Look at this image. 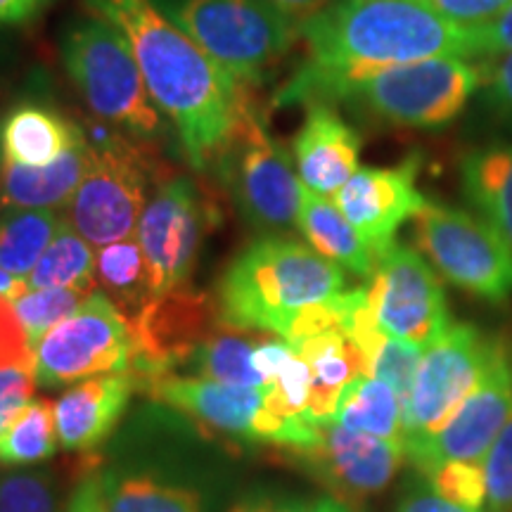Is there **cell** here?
<instances>
[{"instance_id": "cell-1", "label": "cell", "mask_w": 512, "mask_h": 512, "mask_svg": "<svg viewBox=\"0 0 512 512\" xmlns=\"http://www.w3.org/2000/svg\"><path fill=\"white\" fill-rule=\"evenodd\" d=\"M86 8L124 34L147 93L176 124L192 169L211 166L233 126L245 83L197 48L152 0H86Z\"/></svg>"}, {"instance_id": "cell-2", "label": "cell", "mask_w": 512, "mask_h": 512, "mask_svg": "<svg viewBox=\"0 0 512 512\" xmlns=\"http://www.w3.org/2000/svg\"><path fill=\"white\" fill-rule=\"evenodd\" d=\"M309 60L323 72H363L430 57L472 60L470 34L420 0H332L299 22Z\"/></svg>"}, {"instance_id": "cell-3", "label": "cell", "mask_w": 512, "mask_h": 512, "mask_svg": "<svg viewBox=\"0 0 512 512\" xmlns=\"http://www.w3.org/2000/svg\"><path fill=\"white\" fill-rule=\"evenodd\" d=\"M479 86V67L465 57H430L347 74L323 72L304 62L273 102L278 107L347 102L394 126L441 128L463 114Z\"/></svg>"}, {"instance_id": "cell-4", "label": "cell", "mask_w": 512, "mask_h": 512, "mask_svg": "<svg viewBox=\"0 0 512 512\" xmlns=\"http://www.w3.org/2000/svg\"><path fill=\"white\" fill-rule=\"evenodd\" d=\"M342 266L316 249L280 235L254 240L230 261L216 287L226 328L287 337L302 313L344 292Z\"/></svg>"}, {"instance_id": "cell-5", "label": "cell", "mask_w": 512, "mask_h": 512, "mask_svg": "<svg viewBox=\"0 0 512 512\" xmlns=\"http://www.w3.org/2000/svg\"><path fill=\"white\" fill-rule=\"evenodd\" d=\"M211 166H216L221 185L252 228L278 233L297 223L304 185L294 174L292 157L268 131L247 83L233 126Z\"/></svg>"}, {"instance_id": "cell-6", "label": "cell", "mask_w": 512, "mask_h": 512, "mask_svg": "<svg viewBox=\"0 0 512 512\" xmlns=\"http://www.w3.org/2000/svg\"><path fill=\"white\" fill-rule=\"evenodd\" d=\"M162 15L240 83L254 86L299 36V22L261 0H152Z\"/></svg>"}, {"instance_id": "cell-7", "label": "cell", "mask_w": 512, "mask_h": 512, "mask_svg": "<svg viewBox=\"0 0 512 512\" xmlns=\"http://www.w3.org/2000/svg\"><path fill=\"white\" fill-rule=\"evenodd\" d=\"M62 60L88 107L133 138H155L162 114L147 93L124 34L102 17L76 24L62 41Z\"/></svg>"}, {"instance_id": "cell-8", "label": "cell", "mask_w": 512, "mask_h": 512, "mask_svg": "<svg viewBox=\"0 0 512 512\" xmlns=\"http://www.w3.org/2000/svg\"><path fill=\"white\" fill-rule=\"evenodd\" d=\"M93 138L91 164L69 202V223L93 247H107L136 235L155 164L119 133L98 128Z\"/></svg>"}, {"instance_id": "cell-9", "label": "cell", "mask_w": 512, "mask_h": 512, "mask_svg": "<svg viewBox=\"0 0 512 512\" xmlns=\"http://www.w3.org/2000/svg\"><path fill=\"white\" fill-rule=\"evenodd\" d=\"M505 351L475 325H448L422 356L411 399L403 411V446L413 448L437 434L458 406L482 384L484 375Z\"/></svg>"}, {"instance_id": "cell-10", "label": "cell", "mask_w": 512, "mask_h": 512, "mask_svg": "<svg viewBox=\"0 0 512 512\" xmlns=\"http://www.w3.org/2000/svg\"><path fill=\"white\" fill-rule=\"evenodd\" d=\"M415 240L451 285L486 302L510 297L512 249L479 214L427 202L415 216Z\"/></svg>"}, {"instance_id": "cell-11", "label": "cell", "mask_w": 512, "mask_h": 512, "mask_svg": "<svg viewBox=\"0 0 512 512\" xmlns=\"http://www.w3.org/2000/svg\"><path fill=\"white\" fill-rule=\"evenodd\" d=\"M136 339L128 318L95 290L74 316L55 325L36 347L34 377L41 387H67L131 370Z\"/></svg>"}, {"instance_id": "cell-12", "label": "cell", "mask_w": 512, "mask_h": 512, "mask_svg": "<svg viewBox=\"0 0 512 512\" xmlns=\"http://www.w3.org/2000/svg\"><path fill=\"white\" fill-rule=\"evenodd\" d=\"M219 211L188 176L166 178L140 214L136 238L150 268L152 297L190 287L207 228Z\"/></svg>"}, {"instance_id": "cell-13", "label": "cell", "mask_w": 512, "mask_h": 512, "mask_svg": "<svg viewBox=\"0 0 512 512\" xmlns=\"http://www.w3.org/2000/svg\"><path fill=\"white\" fill-rule=\"evenodd\" d=\"M370 311L387 335L430 347L451 325L444 285L418 249L394 242L366 287Z\"/></svg>"}, {"instance_id": "cell-14", "label": "cell", "mask_w": 512, "mask_h": 512, "mask_svg": "<svg viewBox=\"0 0 512 512\" xmlns=\"http://www.w3.org/2000/svg\"><path fill=\"white\" fill-rule=\"evenodd\" d=\"M287 453L349 505L387 489L406 460L401 441L347 430L335 420L320 422L309 446Z\"/></svg>"}, {"instance_id": "cell-15", "label": "cell", "mask_w": 512, "mask_h": 512, "mask_svg": "<svg viewBox=\"0 0 512 512\" xmlns=\"http://www.w3.org/2000/svg\"><path fill=\"white\" fill-rule=\"evenodd\" d=\"M512 418V361L508 349L437 434L408 448L406 458L420 475L444 463L484 465L491 446Z\"/></svg>"}, {"instance_id": "cell-16", "label": "cell", "mask_w": 512, "mask_h": 512, "mask_svg": "<svg viewBox=\"0 0 512 512\" xmlns=\"http://www.w3.org/2000/svg\"><path fill=\"white\" fill-rule=\"evenodd\" d=\"M128 323L136 339V356L128 370L133 382L178 373L192 351L223 325L216 302L207 294L190 292V287L152 297Z\"/></svg>"}, {"instance_id": "cell-17", "label": "cell", "mask_w": 512, "mask_h": 512, "mask_svg": "<svg viewBox=\"0 0 512 512\" xmlns=\"http://www.w3.org/2000/svg\"><path fill=\"white\" fill-rule=\"evenodd\" d=\"M420 166V155H408L396 166H363L335 195L337 209L377 259L394 245L396 230L427 204L418 190Z\"/></svg>"}, {"instance_id": "cell-18", "label": "cell", "mask_w": 512, "mask_h": 512, "mask_svg": "<svg viewBox=\"0 0 512 512\" xmlns=\"http://www.w3.org/2000/svg\"><path fill=\"white\" fill-rule=\"evenodd\" d=\"M136 389L233 439L254 441L256 420L264 411V387H235L202 377L162 373L136 382Z\"/></svg>"}, {"instance_id": "cell-19", "label": "cell", "mask_w": 512, "mask_h": 512, "mask_svg": "<svg viewBox=\"0 0 512 512\" xmlns=\"http://www.w3.org/2000/svg\"><path fill=\"white\" fill-rule=\"evenodd\" d=\"M292 150L304 188L313 195L335 197L358 171L361 138L330 102H309Z\"/></svg>"}, {"instance_id": "cell-20", "label": "cell", "mask_w": 512, "mask_h": 512, "mask_svg": "<svg viewBox=\"0 0 512 512\" xmlns=\"http://www.w3.org/2000/svg\"><path fill=\"white\" fill-rule=\"evenodd\" d=\"M136 392L131 373L76 382L55 403L57 439L67 451H91L110 437Z\"/></svg>"}, {"instance_id": "cell-21", "label": "cell", "mask_w": 512, "mask_h": 512, "mask_svg": "<svg viewBox=\"0 0 512 512\" xmlns=\"http://www.w3.org/2000/svg\"><path fill=\"white\" fill-rule=\"evenodd\" d=\"M290 347L304 358L311 370L309 415L318 422L332 420L344 389L356 377L368 375L366 356L351 342L342 325H330L294 339Z\"/></svg>"}, {"instance_id": "cell-22", "label": "cell", "mask_w": 512, "mask_h": 512, "mask_svg": "<svg viewBox=\"0 0 512 512\" xmlns=\"http://www.w3.org/2000/svg\"><path fill=\"white\" fill-rule=\"evenodd\" d=\"M83 140L86 133L79 124L38 102L15 105L0 124L3 159L24 166L53 164Z\"/></svg>"}, {"instance_id": "cell-23", "label": "cell", "mask_w": 512, "mask_h": 512, "mask_svg": "<svg viewBox=\"0 0 512 512\" xmlns=\"http://www.w3.org/2000/svg\"><path fill=\"white\" fill-rule=\"evenodd\" d=\"M91 164L88 138L46 166L5 162L0 171V204L8 209H55L72 202Z\"/></svg>"}, {"instance_id": "cell-24", "label": "cell", "mask_w": 512, "mask_h": 512, "mask_svg": "<svg viewBox=\"0 0 512 512\" xmlns=\"http://www.w3.org/2000/svg\"><path fill=\"white\" fill-rule=\"evenodd\" d=\"M463 192L512 249V143L477 147L460 164Z\"/></svg>"}, {"instance_id": "cell-25", "label": "cell", "mask_w": 512, "mask_h": 512, "mask_svg": "<svg viewBox=\"0 0 512 512\" xmlns=\"http://www.w3.org/2000/svg\"><path fill=\"white\" fill-rule=\"evenodd\" d=\"M107 512H204L195 486L147 470H105L100 475Z\"/></svg>"}, {"instance_id": "cell-26", "label": "cell", "mask_w": 512, "mask_h": 512, "mask_svg": "<svg viewBox=\"0 0 512 512\" xmlns=\"http://www.w3.org/2000/svg\"><path fill=\"white\" fill-rule=\"evenodd\" d=\"M297 226L309 240V245L325 259L349 268L351 273L361 275V278H373L377 256L370 252V247L361 240V235L347 221V216L328 197L313 195L304 188Z\"/></svg>"}, {"instance_id": "cell-27", "label": "cell", "mask_w": 512, "mask_h": 512, "mask_svg": "<svg viewBox=\"0 0 512 512\" xmlns=\"http://www.w3.org/2000/svg\"><path fill=\"white\" fill-rule=\"evenodd\" d=\"M259 339L240 335V330L221 325L214 335L192 351L176 375L202 377V380L235 384V387H266L264 375L254 366V351Z\"/></svg>"}, {"instance_id": "cell-28", "label": "cell", "mask_w": 512, "mask_h": 512, "mask_svg": "<svg viewBox=\"0 0 512 512\" xmlns=\"http://www.w3.org/2000/svg\"><path fill=\"white\" fill-rule=\"evenodd\" d=\"M332 420L347 430L403 444V403L387 382L361 375L344 389Z\"/></svg>"}, {"instance_id": "cell-29", "label": "cell", "mask_w": 512, "mask_h": 512, "mask_svg": "<svg viewBox=\"0 0 512 512\" xmlns=\"http://www.w3.org/2000/svg\"><path fill=\"white\" fill-rule=\"evenodd\" d=\"M95 280L128 320L143 311V306L152 299V287L150 268L136 235L100 249Z\"/></svg>"}, {"instance_id": "cell-30", "label": "cell", "mask_w": 512, "mask_h": 512, "mask_svg": "<svg viewBox=\"0 0 512 512\" xmlns=\"http://www.w3.org/2000/svg\"><path fill=\"white\" fill-rule=\"evenodd\" d=\"M60 223L53 209H5L0 216V268L27 280Z\"/></svg>"}, {"instance_id": "cell-31", "label": "cell", "mask_w": 512, "mask_h": 512, "mask_svg": "<svg viewBox=\"0 0 512 512\" xmlns=\"http://www.w3.org/2000/svg\"><path fill=\"white\" fill-rule=\"evenodd\" d=\"M55 403L31 399L0 430V465L22 467L50 458L57 448Z\"/></svg>"}, {"instance_id": "cell-32", "label": "cell", "mask_w": 512, "mask_h": 512, "mask_svg": "<svg viewBox=\"0 0 512 512\" xmlns=\"http://www.w3.org/2000/svg\"><path fill=\"white\" fill-rule=\"evenodd\" d=\"M98 254L86 238L76 233L69 221H62L53 242L43 252L34 271L29 273V290H53V287L95 285Z\"/></svg>"}, {"instance_id": "cell-33", "label": "cell", "mask_w": 512, "mask_h": 512, "mask_svg": "<svg viewBox=\"0 0 512 512\" xmlns=\"http://www.w3.org/2000/svg\"><path fill=\"white\" fill-rule=\"evenodd\" d=\"M95 292V285H76V287H53V290H27L22 297L15 299V311L22 320L24 332H27L31 347H38L43 337L48 335L55 325L74 316L83 302Z\"/></svg>"}, {"instance_id": "cell-34", "label": "cell", "mask_w": 512, "mask_h": 512, "mask_svg": "<svg viewBox=\"0 0 512 512\" xmlns=\"http://www.w3.org/2000/svg\"><path fill=\"white\" fill-rule=\"evenodd\" d=\"M427 484L446 501L470 510H486V477L484 465L475 463H444L422 475Z\"/></svg>"}, {"instance_id": "cell-35", "label": "cell", "mask_w": 512, "mask_h": 512, "mask_svg": "<svg viewBox=\"0 0 512 512\" xmlns=\"http://www.w3.org/2000/svg\"><path fill=\"white\" fill-rule=\"evenodd\" d=\"M0 512H57L48 472H0Z\"/></svg>"}, {"instance_id": "cell-36", "label": "cell", "mask_w": 512, "mask_h": 512, "mask_svg": "<svg viewBox=\"0 0 512 512\" xmlns=\"http://www.w3.org/2000/svg\"><path fill=\"white\" fill-rule=\"evenodd\" d=\"M486 510L512 512V418L484 460Z\"/></svg>"}, {"instance_id": "cell-37", "label": "cell", "mask_w": 512, "mask_h": 512, "mask_svg": "<svg viewBox=\"0 0 512 512\" xmlns=\"http://www.w3.org/2000/svg\"><path fill=\"white\" fill-rule=\"evenodd\" d=\"M36 351L31 347L12 299L0 294V370L19 368L34 373Z\"/></svg>"}, {"instance_id": "cell-38", "label": "cell", "mask_w": 512, "mask_h": 512, "mask_svg": "<svg viewBox=\"0 0 512 512\" xmlns=\"http://www.w3.org/2000/svg\"><path fill=\"white\" fill-rule=\"evenodd\" d=\"M458 27H482L510 8L512 0H420Z\"/></svg>"}, {"instance_id": "cell-39", "label": "cell", "mask_w": 512, "mask_h": 512, "mask_svg": "<svg viewBox=\"0 0 512 512\" xmlns=\"http://www.w3.org/2000/svg\"><path fill=\"white\" fill-rule=\"evenodd\" d=\"M477 67L486 100L512 119V53L484 57Z\"/></svg>"}, {"instance_id": "cell-40", "label": "cell", "mask_w": 512, "mask_h": 512, "mask_svg": "<svg viewBox=\"0 0 512 512\" xmlns=\"http://www.w3.org/2000/svg\"><path fill=\"white\" fill-rule=\"evenodd\" d=\"M467 34H470L472 60L512 53V5L482 27H470Z\"/></svg>"}, {"instance_id": "cell-41", "label": "cell", "mask_w": 512, "mask_h": 512, "mask_svg": "<svg viewBox=\"0 0 512 512\" xmlns=\"http://www.w3.org/2000/svg\"><path fill=\"white\" fill-rule=\"evenodd\" d=\"M36 377L29 370L3 368L0 370V430L19 408L27 406L34 396Z\"/></svg>"}, {"instance_id": "cell-42", "label": "cell", "mask_w": 512, "mask_h": 512, "mask_svg": "<svg viewBox=\"0 0 512 512\" xmlns=\"http://www.w3.org/2000/svg\"><path fill=\"white\" fill-rule=\"evenodd\" d=\"M394 512H479L463 508V505L446 501L444 496H439L430 484H413L411 489L403 491V496L396 503Z\"/></svg>"}, {"instance_id": "cell-43", "label": "cell", "mask_w": 512, "mask_h": 512, "mask_svg": "<svg viewBox=\"0 0 512 512\" xmlns=\"http://www.w3.org/2000/svg\"><path fill=\"white\" fill-rule=\"evenodd\" d=\"M64 512H107L105 498H102L100 475L88 472V475L81 479Z\"/></svg>"}, {"instance_id": "cell-44", "label": "cell", "mask_w": 512, "mask_h": 512, "mask_svg": "<svg viewBox=\"0 0 512 512\" xmlns=\"http://www.w3.org/2000/svg\"><path fill=\"white\" fill-rule=\"evenodd\" d=\"M48 0H0V24H22L46 8Z\"/></svg>"}, {"instance_id": "cell-45", "label": "cell", "mask_w": 512, "mask_h": 512, "mask_svg": "<svg viewBox=\"0 0 512 512\" xmlns=\"http://www.w3.org/2000/svg\"><path fill=\"white\" fill-rule=\"evenodd\" d=\"M261 3H268L271 8L285 12V15H290L292 19H297V22H302V19L311 17L313 12L325 8V5L332 3V0H261Z\"/></svg>"}, {"instance_id": "cell-46", "label": "cell", "mask_w": 512, "mask_h": 512, "mask_svg": "<svg viewBox=\"0 0 512 512\" xmlns=\"http://www.w3.org/2000/svg\"><path fill=\"white\" fill-rule=\"evenodd\" d=\"M299 503H287L273 496H252L235 505L230 512H297Z\"/></svg>"}, {"instance_id": "cell-47", "label": "cell", "mask_w": 512, "mask_h": 512, "mask_svg": "<svg viewBox=\"0 0 512 512\" xmlns=\"http://www.w3.org/2000/svg\"><path fill=\"white\" fill-rule=\"evenodd\" d=\"M27 290H29L27 280L15 278V275L5 273L3 268H0V294H3V297H8V299H12V302H15V299L22 297V294Z\"/></svg>"}, {"instance_id": "cell-48", "label": "cell", "mask_w": 512, "mask_h": 512, "mask_svg": "<svg viewBox=\"0 0 512 512\" xmlns=\"http://www.w3.org/2000/svg\"><path fill=\"white\" fill-rule=\"evenodd\" d=\"M297 512H354L349 503L339 501V498H320L313 505H299Z\"/></svg>"}]
</instances>
